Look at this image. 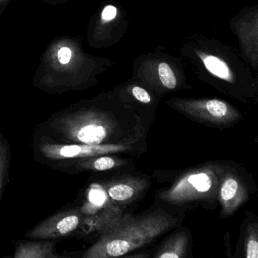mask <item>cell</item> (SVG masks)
<instances>
[{
	"label": "cell",
	"instance_id": "cell-1",
	"mask_svg": "<svg viewBox=\"0 0 258 258\" xmlns=\"http://www.w3.org/2000/svg\"><path fill=\"white\" fill-rule=\"evenodd\" d=\"M199 79L235 98L250 97L258 81L239 51L214 37H192L179 49Z\"/></svg>",
	"mask_w": 258,
	"mask_h": 258
},
{
	"label": "cell",
	"instance_id": "cell-2",
	"mask_svg": "<svg viewBox=\"0 0 258 258\" xmlns=\"http://www.w3.org/2000/svg\"><path fill=\"white\" fill-rule=\"evenodd\" d=\"M176 220L161 211L142 215H118L101 229L100 237L85 253V258L124 256L170 230Z\"/></svg>",
	"mask_w": 258,
	"mask_h": 258
},
{
	"label": "cell",
	"instance_id": "cell-3",
	"mask_svg": "<svg viewBox=\"0 0 258 258\" xmlns=\"http://www.w3.org/2000/svg\"><path fill=\"white\" fill-rule=\"evenodd\" d=\"M116 97L108 108H91L66 113L53 117L50 127L63 140L87 145L132 143L124 140L125 131L116 114L110 110Z\"/></svg>",
	"mask_w": 258,
	"mask_h": 258
},
{
	"label": "cell",
	"instance_id": "cell-4",
	"mask_svg": "<svg viewBox=\"0 0 258 258\" xmlns=\"http://www.w3.org/2000/svg\"><path fill=\"white\" fill-rule=\"evenodd\" d=\"M131 77L161 96L191 88L188 83L183 59L162 51L137 57L133 62Z\"/></svg>",
	"mask_w": 258,
	"mask_h": 258
},
{
	"label": "cell",
	"instance_id": "cell-5",
	"mask_svg": "<svg viewBox=\"0 0 258 258\" xmlns=\"http://www.w3.org/2000/svg\"><path fill=\"white\" fill-rule=\"evenodd\" d=\"M221 173V169L214 166L193 170L161 193V199L172 205H179L214 198L219 193Z\"/></svg>",
	"mask_w": 258,
	"mask_h": 258
},
{
	"label": "cell",
	"instance_id": "cell-6",
	"mask_svg": "<svg viewBox=\"0 0 258 258\" xmlns=\"http://www.w3.org/2000/svg\"><path fill=\"white\" fill-rule=\"evenodd\" d=\"M167 103L185 115L210 124H229L239 120L241 116L235 107L222 99L175 98Z\"/></svg>",
	"mask_w": 258,
	"mask_h": 258
},
{
	"label": "cell",
	"instance_id": "cell-7",
	"mask_svg": "<svg viewBox=\"0 0 258 258\" xmlns=\"http://www.w3.org/2000/svg\"><path fill=\"white\" fill-rule=\"evenodd\" d=\"M229 28L236 37L240 53L254 71L258 70V5L240 10L229 22Z\"/></svg>",
	"mask_w": 258,
	"mask_h": 258
},
{
	"label": "cell",
	"instance_id": "cell-8",
	"mask_svg": "<svg viewBox=\"0 0 258 258\" xmlns=\"http://www.w3.org/2000/svg\"><path fill=\"white\" fill-rule=\"evenodd\" d=\"M131 149V143L87 145L81 143L63 144L45 142L38 146L40 155H43L46 159L52 161L78 160L89 157L126 152Z\"/></svg>",
	"mask_w": 258,
	"mask_h": 258
},
{
	"label": "cell",
	"instance_id": "cell-9",
	"mask_svg": "<svg viewBox=\"0 0 258 258\" xmlns=\"http://www.w3.org/2000/svg\"><path fill=\"white\" fill-rule=\"evenodd\" d=\"M129 27L126 10L119 4H108L99 13L96 37L102 46H114L124 37Z\"/></svg>",
	"mask_w": 258,
	"mask_h": 258
},
{
	"label": "cell",
	"instance_id": "cell-10",
	"mask_svg": "<svg viewBox=\"0 0 258 258\" xmlns=\"http://www.w3.org/2000/svg\"><path fill=\"white\" fill-rule=\"evenodd\" d=\"M81 209L66 210L45 220L27 233L32 239L49 240L67 236L82 223L84 217Z\"/></svg>",
	"mask_w": 258,
	"mask_h": 258
},
{
	"label": "cell",
	"instance_id": "cell-11",
	"mask_svg": "<svg viewBox=\"0 0 258 258\" xmlns=\"http://www.w3.org/2000/svg\"><path fill=\"white\" fill-rule=\"evenodd\" d=\"M218 196L222 214L230 216L245 202L247 191L245 185L238 176L232 173H226L220 179Z\"/></svg>",
	"mask_w": 258,
	"mask_h": 258
},
{
	"label": "cell",
	"instance_id": "cell-12",
	"mask_svg": "<svg viewBox=\"0 0 258 258\" xmlns=\"http://www.w3.org/2000/svg\"><path fill=\"white\" fill-rule=\"evenodd\" d=\"M113 94L118 100L126 105L137 103L152 105L156 103L161 96L132 77L126 82L116 87Z\"/></svg>",
	"mask_w": 258,
	"mask_h": 258
},
{
	"label": "cell",
	"instance_id": "cell-13",
	"mask_svg": "<svg viewBox=\"0 0 258 258\" xmlns=\"http://www.w3.org/2000/svg\"><path fill=\"white\" fill-rule=\"evenodd\" d=\"M147 186V182L145 179L131 178L109 184L106 186V192L114 202L128 203L136 199Z\"/></svg>",
	"mask_w": 258,
	"mask_h": 258
},
{
	"label": "cell",
	"instance_id": "cell-14",
	"mask_svg": "<svg viewBox=\"0 0 258 258\" xmlns=\"http://www.w3.org/2000/svg\"><path fill=\"white\" fill-rule=\"evenodd\" d=\"M55 243L27 242L21 243L16 247V258H58L61 257L56 253Z\"/></svg>",
	"mask_w": 258,
	"mask_h": 258
},
{
	"label": "cell",
	"instance_id": "cell-15",
	"mask_svg": "<svg viewBox=\"0 0 258 258\" xmlns=\"http://www.w3.org/2000/svg\"><path fill=\"white\" fill-rule=\"evenodd\" d=\"M188 235L185 232L175 234L158 250L155 257L181 258L185 256L188 247Z\"/></svg>",
	"mask_w": 258,
	"mask_h": 258
},
{
	"label": "cell",
	"instance_id": "cell-16",
	"mask_svg": "<svg viewBox=\"0 0 258 258\" xmlns=\"http://www.w3.org/2000/svg\"><path fill=\"white\" fill-rule=\"evenodd\" d=\"M75 167L81 170H96L104 171L118 167L122 164V161L110 156L89 157L76 160Z\"/></svg>",
	"mask_w": 258,
	"mask_h": 258
},
{
	"label": "cell",
	"instance_id": "cell-17",
	"mask_svg": "<svg viewBox=\"0 0 258 258\" xmlns=\"http://www.w3.org/2000/svg\"><path fill=\"white\" fill-rule=\"evenodd\" d=\"M8 142L0 134V196L2 194L9 166H10V150Z\"/></svg>",
	"mask_w": 258,
	"mask_h": 258
},
{
	"label": "cell",
	"instance_id": "cell-18",
	"mask_svg": "<svg viewBox=\"0 0 258 258\" xmlns=\"http://www.w3.org/2000/svg\"><path fill=\"white\" fill-rule=\"evenodd\" d=\"M245 256L247 258L258 257V232L256 223L247 229L245 238Z\"/></svg>",
	"mask_w": 258,
	"mask_h": 258
},
{
	"label": "cell",
	"instance_id": "cell-19",
	"mask_svg": "<svg viewBox=\"0 0 258 258\" xmlns=\"http://www.w3.org/2000/svg\"><path fill=\"white\" fill-rule=\"evenodd\" d=\"M72 52L70 49L68 47H63L58 51V58L59 60V62L61 64H69L72 58Z\"/></svg>",
	"mask_w": 258,
	"mask_h": 258
}]
</instances>
